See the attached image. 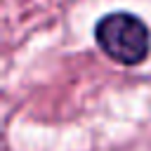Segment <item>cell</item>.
Masks as SVG:
<instances>
[{"label":"cell","instance_id":"1","mask_svg":"<svg viewBox=\"0 0 151 151\" xmlns=\"http://www.w3.org/2000/svg\"><path fill=\"white\" fill-rule=\"evenodd\" d=\"M94 42L116 64L134 66L146 59L151 47V35L139 17L130 12H113L97 21Z\"/></svg>","mask_w":151,"mask_h":151}]
</instances>
